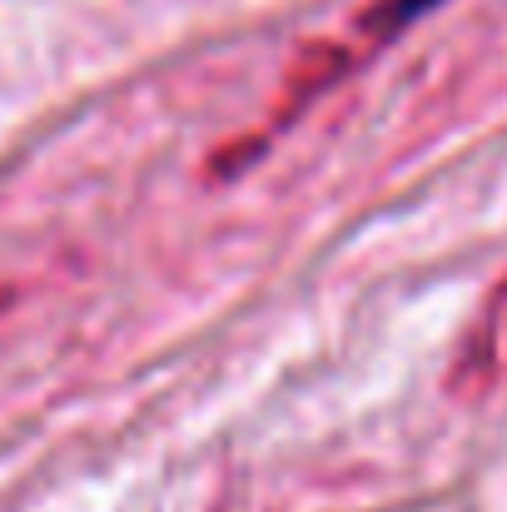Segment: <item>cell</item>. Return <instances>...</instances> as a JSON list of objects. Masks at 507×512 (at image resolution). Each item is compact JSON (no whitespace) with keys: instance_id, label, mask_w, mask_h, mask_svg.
<instances>
[{"instance_id":"6da1fadb","label":"cell","mask_w":507,"mask_h":512,"mask_svg":"<svg viewBox=\"0 0 507 512\" xmlns=\"http://www.w3.org/2000/svg\"><path fill=\"white\" fill-rule=\"evenodd\" d=\"M438 0H383L378 5V15H373V25L378 30H403L408 20H418L423 10H433Z\"/></svg>"}]
</instances>
